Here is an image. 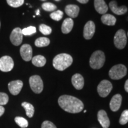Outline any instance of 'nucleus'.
Instances as JSON below:
<instances>
[{
  "label": "nucleus",
  "instance_id": "5",
  "mask_svg": "<svg viewBox=\"0 0 128 128\" xmlns=\"http://www.w3.org/2000/svg\"><path fill=\"white\" fill-rule=\"evenodd\" d=\"M29 84L31 89L34 93L39 94L44 89V82L39 76H33L29 78Z\"/></svg>",
  "mask_w": 128,
  "mask_h": 128
},
{
  "label": "nucleus",
  "instance_id": "25",
  "mask_svg": "<svg viewBox=\"0 0 128 128\" xmlns=\"http://www.w3.org/2000/svg\"><path fill=\"white\" fill-rule=\"evenodd\" d=\"M42 7L46 12H54L57 8L56 6L51 2H44L42 5Z\"/></svg>",
  "mask_w": 128,
  "mask_h": 128
},
{
  "label": "nucleus",
  "instance_id": "37",
  "mask_svg": "<svg viewBox=\"0 0 128 128\" xmlns=\"http://www.w3.org/2000/svg\"><path fill=\"white\" fill-rule=\"evenodd\" d=\"M55 1H60V0H55Z\"/></svg>",
  "mask_w": 128,
  "mask_h": 128
},
{
  "label": "nucleus",
  "instance_id": "28",
  "mask_svg": "<svg viewBox=\"0 0 128 128\" xmlns=\"http://www.w3.org/2000/svg\"><path fill=\"white\" fill-rule=\"evenodd\" d=\"M39 30L44 35H49L52 33V28L44 24H42L39 26Z\"/></svg>",
  "mask_w": 128,
  "mask_h": 128
},
{
  "label": "nucleus",
  "instance_id": "24",
  "mask_svg": "<svg viewBox=\"0 0 128 128\" xmlns=\"http://www.w3.org/2000/svg\"><path fill=\"white\" fill-rule=\"evenodd\" d=\"M15 122L20 127L22 128H27L28 125V120L22 117H16L15 118Z\"/></svg>",
  "mask_w": 128,
  "mask_h": 128
},
{
  "label": "nucleus",
  "instance_id": "32",
  "mask_svg": "<svg viewBox=\"0 0 128 128\" xmlns=\"http://www.w3.org/2000/svg\"><path fill=\"white\" fill-rule=\"evenodd\" d=\"M41 128H57L55 124L50 121H44L42 124Z\"/></svg>",
  "mask_w": 128,
  "mask_h": 128
},
{
  "label": "nucleus",
  "instance_id": "10",
  "mask_svg": "<svg viewBox=\"0 0 128 128\" xmlns=\"http://www.w3.org/2000/svg\"><path fill=\"white\" fill-rule=\"evenodd\" d=\"M96 26L95 24L92 21H88L85 25L84 28L83 35L86 39H91L95 33Z\"/></svg>",
  "mask_w": 128,
  "mask_h": 128
},
{
  "label": "nucleus",
  "instance_id": "39",
  "mask_svg": "<svg viewBox=\"0 0 128 128\" xmlns=\"http://www.w3.org/2000/svg\"><path fill=\"white\" fill-rule=\"evenodd\" d=\"M42 1H45V0H42Z\"/></svg>",
  "mask_w": 128,
  "mask_h": 128
},
{
  "label": "nucleus",
  "instance_id": "14",
  "mask_svg": "<svg viewBox=\"0 0 128 128\" xmlns=\"http://www.w3.org/2000/svg\"><path fill=\"white\" fill-rule=\"evenodd\" d=\"M97 119L100 124L103 128H108L110 126V120L107 113L104 110H101L98 112Z\"/></svg>",
  "mask_w": 128,
  "mask_h": 128
},
{
  "label": "nucleus",
  "instance_id": "27",
  "mask_svg": "<svg viewBox=\"0 0 128 128\" xmlns=\"http://www.w3.org/2000/svg\"><path fill=\"white\" fill-rule=\"evenodd\" d=\"M7 4L11 7L17 8L22 6L24 4V0H7Z\"/></svg>",
  "mask_w": 128,
  "mask_h": 128
},
{
  "label": "nucleus",
  "instance_id": "40",
  "mask_svg": "<svg viewBox=\"0 0 128 128\" xmlns=\"http://www.w3.org/2000/svg\"></svg>",
  "mask_w": 128,
  "mask_h": 128
},
{
  "label": "nucleus",
  "instance_id": "30",
  "mask_svg": "<svg viewBox=\"0 0 128 128\" xmlns=\"http://www.w3.org/2000/svg\"><path fill=\"white\" fill-rule=\"evenodd\" d=\"M128 122V110H125L122 113L121 116L119 119V123L120 124H125Z\"/></svg>",
  "mask_w": 128,
  "mask_h": 128
},
{
  "label": "nucleus",
  "instance_id": "4",
  "mask_svg": "<svg viewBox=\"0 0 128 128\" xmlns=\"http://www.w3.org/2000/svg\"><path fill=\"white\" fill-rule=\"evenodd\" d=\"M127 73V68L122 64L114 65L110 69L108 74L112 80H120L124 78Z\"/></svg>",
  "mask_w": 128,
  "mask_h": 128
},
{
  "label": "nucleus",
  "instance_id": "34",
  "mask_svg": "<svg viewBox=\"0 0 128 128\" xmlns=\"http://www.w3.org/2000/svg\"><path fill=\"white\" fill-rule=\"evenodd\" d=\"M124 90L126 92H128V80H126L124 84Z\"/></svg>",
  "mask_w": 128,
  "mask_h": 128
},
{
  "label": "nucleus",
  "instance_id": "19",
  "mask_svg": "<svg viewBox=\"0 0 128 128\" xmlns=\"http://www.w3.org/2000/svg\"><path fill=\"white\" fill-rule=\"evenodd\" d=\"M74 26V21L71 18L65 19L62 24V32L64 34H68L70 33Z\"/></svg>",
  "mask_w": 128,
  "mask_h": 128
},
{
  "label": "nucleus",
  "instance_id": "26",
  "mask_svg": "<svg viewBox=\"0 0 128 128\" xmlns=\"http://www.w3.org/2000/svg\"><path fill=\"white\" fill-rule=\"evenodd\" d=\"M64 13L62 11L57 10L54 12L50 14V18L55 21H60L62 18Z\"/></svg>",
  "mask_w": 128,
  "mask_h": 128
},
{
  "label": "nucleus",
  "instance_id": "9",
  "mask_svg": "<svg viewBox=\"0 0 128 128\" xmlns=\"http://www.w3.org/2000/svg\"><path fill=\"white\" fill-rule=\"evenodd\" d=\"M23 36L22 30L20 28H17L12 31L10 36V39L12 44L14 46H19L23 41Z\"/></svg>",
  "mask_w": 128,
  "mask_h": 128
},
{
  "label": "nucleus",
  "instance_id": "11",
  "mask_svg": "<svg viewBox=\"0 0 128 128\" xmlns=\"http://www.w3.org/2000/svg\"><path fill=\"white\" fill-rule=\"evenodd\" d=\"M20 55L22 59L25 61L28 62L32 60L33 55V50L32 46L28 44H24L20 48Z\"/></svg>",
  "mask_w": 128,
  "mask_h": 128
},
{
  "label": "nucleus",
  "instance_id": "12",
  "mask_svg": "<svg viewBox=\"0 0 128 128\" xmlns=\"http://www.w3.org/2000/svg\"><path fill=\"white\" fill-rule=\"evenodd\" d=\"M23 86V83L21 80H16L8 83V90L11 94L17 96L20 93Z\"/></svg>",
  "mask_w": 128,
  "mask_h": 128
},
{
  "label": "nucleus",
  "instance_id": "3",
  "mask_svg": "<svg viewBox=\"0 0 128 128\" xmlns=\"http://www.w3.org/2000/svg\"><path fill=\"white\" fill-rule=\"evenodd\" d=\"M105 60L104 53L101 50L95 51L90 59V65L94 70H98L103 67Z\"/></svg>",
  "mask_w": 128,
  "mask_h": 128
},
{
  "label": "nucleus",
  "instance_id": "1",
  "mask_svg": "<svg viewBox=\"0 0 128 128\" xmlns=\"http://www.w3.org/2000/svg\"><path fill=\"white\" fill-rule=\"evenodd\" d=\"M58 104L64 110L71 113H80L84 108L82 102L71 96H61L58 99Z\"/></svg>",
  "mask_w": 128,
  "mask_h": 128
},
{
  "label": "nucleus",
  "instance_id": "35",
  "mask_svg": "<svg viewBox=\"0 0 128 128\" xmlns=\"http://www.w3.org/2000/svg\"><path fill=\"white\" fill-rule=\"evenodd\" d=\"M78 2L81 3V4H86L88 2L89 0H76Z\"/></svg>",
  "mask_w": 128,
  "mask_h": 128
},
{
  "label": "nucleus",
  "instance_id": "29",
  "mask_svg": "<svg viewBox=\"0 0 128 128\" xmlns=\"http://www.w3.org/2000/svg\"><path fill=\"white\" fill-rule=\"evenodd\" d=\"M36 32V28L34 26H30L22 30V33L24 36H30Z\"/></svg>",
  "mask_w": 128,
  "mask_h": 128
},
{
  "label": "nucleus",
  "instance_id": "15",
  "mask_svg": "<svg viewBox=\"0 0 128 128\" xmlns=\"http://www.w3.org/2000/svg\"><path fill=\"white\" fill-rule=\"evenodd\" d=\"M109 7L112 12L117 15H123L128 12V8L126 6L118 7L116 1H112L109 3Z\"/></svg>",
  "mask_w": 128,
  "mask_h": 128
},
{
  "label": "nucleus",
  "instance_id": "7",
  "mask_svg": "<svg viewBox=\"0 0 128 128\" xmlns=\"http://www.w3.org/2000/svg\"><path fill=\"white\" fill-rule=\"evenodd\" d=\"M113 88L112 83L108 80H103L99 83L97 87V92L102 97H107Z\"/></svg>",
  "mask_w": 128,
  "mask_h": 128
},
{
  "label": "nucleus",
  "instance_id": "17",
  "mask_svg": "<svg viewBox=\"0 0 128 128\" xmlns=\"http://www.w3.org/2000/svg\"><path fill=\"white\" fill-rule=\"evenodd\" d=\"M65 12L69 17L76 18L78 16L80 12V8L78 6L74 4H70L66 6Z\"/></svg>",
  "mask_w": 128,
  "mask_h": 128
},
{
  "label": "nucleus",
  "instance_id": "18",
  "mask_svg": "<svg viewBox=\"0 0 128 128\" xmlns=\"http://www.w3.org/2000/svg\"><path fill=\"white\" fill-rule=\"evenodd\" d=\"M94 7L96 10L101 14H105L108 10V6L104 0H94Z\"/></svg>",
  "mask_w": 128,
  "mask_h": 128
},
{
  "label": "nucleus",
  "instance_id": "20",
  "mask_svg": "<svg viewBox=\"0 0 128 128\" xmlns=\"http://www.w3.org/2000/svg\"><path fill=\"white\" fill-rule=\"evenodd\" d=\"M101 20L104 24L108 26H114L116 22V17L109 14H103L101 18Z\"/></svg>",
  "mask_w": 128,
  "mask_h": 128
},
{
  "label": "nucleus",
  "instance_id": "36",
  "mask_svg": "<svg viewBox=\"0 0 128 128\" xmlns=\"http://www.w3.org/2000/svg\"><path fill=\"white\" fill-rule=\"evenodd\" d=\"M36 15H40V10L39 9L36 10Z\"/></svg>",
  "mask_w": 128,
  "mask_h": 128
},
{
  "label": "nucleus",
  "instance_id": "31",
  "mask_svg": "<svg viewBox=\"0 0 128 128\" xmlns=\"http://www.w3.org/2000/svg\"><path fill=\"white\" fill-rule=\"evenodd\" d=\"M8 96L4 92H0V106L7 104L8 102Z\"/></svg>",
  "mask_w": 128,
  "mask_h": 128
},
{
  "label": "nucleus",
  "instance_id": "23",
  "mask_svg": "<svg viewBox=\"0 0 128 128\" xmlns=\"http://www.w3.org/2000/svg\"><path fill=\"white\" fill-rule=\"evenodd\" d=\"M34 44L37 47H45L50 44V40L45 37H42V38H39L36 40Z\"/></svg>",
  "mask_w": 128,
  "mask_h": 128
},
{
  "label": "nucleus",
  "instance_id": "22",
  "mask_svg": "<svg viewBox=\"0 0 128 128\" xmlns=\"http://www.w3.org/2000/svg\"><path fill=\"white\" fill-rule=\"evenodd\" d=\"M22 107H23L26 112V115L28 118H32L34 113V108L33 106L28 102H23L22 104Z\"/></svg>",
  "mask_w": 128,
  "mask_h": 128
},
{
  "label": "nucleus",
  "instance_id": "8",
  "mask_svg": "<svg viewBox=\"0 0 128 128\" xmlns=\"http://www.w3.org/2000/svg\"><path fill=\"white\" fill-rule=\"evenodd\" d=\"M14 65L12 59L9 56H4L0 58V70L2 72L12 71Z\"/></svg>",
  "mask_w": 128,
  "mask_h": 128
},
{
  "label": "nucleus",
  "instance_id": "6",
  "mask_svg": "<svg viewBox=\"0 0 128 128\" xmlns=\"http://www.w3.org/2000/svg\"><path fill=\"white\" fill-rule=\"evenodd\" d=\"M127 43L125 32L124 30L120 29L116 32L114 37V44L118 49H122L125 47Z\"/></svg>",
  "mask_w": 128,
  "mask_h": 128
},
{
  "label": "nucleus",
  "instance_id": "21",
  "mask_svg": "<svg viewBox=\"0 0 128 128\" xmlns=\"http://www.w3.org/2000/svg\"><path fill=\"white\" fill-rule=\"evenodd\" d=\"M32 64L37 67H42L46 63V60L44 56L37 55L32 59Z\"/></svg>",
  "mask_w": 128,
  "mask_h": 128
},
{
  "label": "nucleus",
  "instance_id": "16",
  "mask_svg": "<svg viewBox=\"0 0 128 128\" xmlns=\"http://www.w3.org/2000/svg\"><path fill=\"white\" fill-rule=\"evenodd\" d=\"M72 84L75 88L76 90H81L84 87V80L83 76L80 74H76L72 76L71 79Z\"/></svg>",
  "mask_w": 128,
  "mask_h": 128
},
{
  "label": "nucleus",
  "instance_id": "33",
  "mask_svg": "<svg viewBox=\"0 0 128 128\" xmlns=\"http://www.w3.org/2000/svg\"><path fill=\"white\" fill-rule=\"evenodd\" d=\"M5 112V108L4 107H2V106H0V116H1L4 114Z\"/></svg>",
  "mask_w": 128,
  "mask_h": 128
},
{
  "label": "nucleus",
  "instance_id": "38",
  "mask_svg": "<svg viewBox=\"0 0 128 128\" xmlns=\"http://www.w3.org/2000/svg\"><path fill=\"white\" fill-rule=\"evenodd\" d=\"M0 27H1V23H0Z\"/></svg>",
  "mask_w": 128,
  "mask_h": 128
},
{
  "label": "nucleus",
  "instance_id": "13",
  "mask_svg": "<svg viewBox=\"0 0 128 128\" xmlns=\"http://www.w3.org/2000/svg\"><path fill=\"white\" fill-rule=\"evenodd\" d=\"M122 97L120 94H117L112 97L110 102V108L113 112H116L119 109L121 106Z\"/></svg>",
  "mask_w": 128,
  "mask_h": 128
},
{
  "label": "nucleus",
  "instance_id": "2",
  "mask_svg": "<svg viewBox=\"0 0 128 128\" xmlns=\"http://www.w3.org/2000/svg\"><path fill=\"white\" fill-rule=\"evenodd\" d=\"M73 59L70 55L60 54L56 56L53 60V66L58 71H64L72 64Z\"/></svg>",
  "mask_w": 128,
  "mask_h": 128
}]
</instances>
